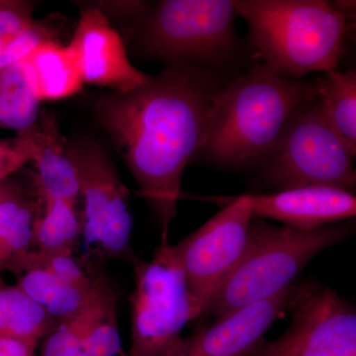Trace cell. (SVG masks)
Wrapping results in <instances>:
<instances>
[{"mask_svg":"<svg viewBox=\"0 0 356 356\" xmlns=\"http://www.w3.org/2000/svg\"><path fill=\"white\" fill-rule=\"evenodd\" d=\"M252 218L313 231L355 218V193L332 187H299L274 194H248Z\"/></svg>","mask_w":356,"mask_h":356,"instance_id":"13","label":"cell"},{"mask_svg":"<svg viewBox=\"0 0 356 356\" xmlns=\"http://www.w3.org/2000/svg\"><path fill=\"white\" fill-rule=\"evenodd\" d=\"M58 323L17 284H7L0 275V336L38 346Z\"/></svg>","mask_w":356,"mask_h":356,"instance_id":"20","label":"cell"},{"mask_svg":"<svg viewBox=\"0 0 356 356\" xmlns=\"http://www.w3.org/2000/svg\"><path fill=\"white\" fill-rule=\"evenodd\" d=\"M24 60L36 76L41 102L65 99L83 90V79L69 47L56 41L47 42Z\"/></svg>","mask_w":356,"mask_h":356,"instance_id":"17","label":"cell"},{"mask_svg":"<svg viewBox=\"0 0 356 356\" xmlns=\"http://www.w3.org/2000/svg\"><path fill=\"white\" fill-rule=\"evenodd\" d=\"M39 196L41 208L35 222L34 250L43 254H76L83 229L77 203L41 193Z\"/></svg>","mask_w":356,"mask_h":356,"instance_id":"18","label":"cell"},{"mask_svg":"<svg viewBox=\"0 0 356 356\" xmlns=\"http://www.w3.org/2000/svg\"><path fill=\"white\" fill-rule=\"evenodd\" d=\"M31 189L0 184V275L18 276L26 257L34 250V228L41 199Z\"/></svg>","mask_w":356,"mask_h":356,"instance_id":"15","label":"cell"},{"mask_svg":"<svg viewBox=\"0 0 356 356\" xmlns=\"http://www.w3.org/2000/svg\"><path fill=\"white\" fill-rule=\"evenodd\" d=\"M33 2L0 4V51L13 41L33 21Z\"/></svg>","mask_w":356,"mask_h":356,"instance_id":"25","label":"cell"},{"mask_svg":"<svg viewBox=\"0 0 356 356\" xmlns=\"http://www.w3.org/2000/svg\"><path fill=\"white\" fill-rule=\"evenodd\" d=\"M355 159L314 97L300 105L261 165L264 179L280 191L321 186L353 193Z\"/></svg>","mask_w":356,"mask_h":356,"instance_id":"8","label":"cell"},{"mask_svg":"<svg viewBox=\"0 0 356 356\" xmlns=\"http://www.w3.org/2000/svg\"><path fill=\"white\" fill-rule=\"evenodd\" d=\"M31 140L24 133L14 142L0 143V184L4 178L32 161Z\"/></svg>","mask_w":356,"mask_h":356,"instance_id":"26","label":"cell"},{"mask_svg":"<svg viewBox=\"0 0 356 356\" xmlns=\"http://www.w3.org/2000/svg\"><path fill=\"white\" fill-rule=\"evenodd\" d=\"M118 294L105 273L96 286L92 315L79 356H127L118 325Z\"/></svg>","mask_w":356,"mask_h":356,"instance_id":"22","label":"cell"},{"mask_svg":"<svg viewBox=\"0 0 356 356\" xmlns=\"http://www.w3.org/2000/svg\"><path fill=\"white\" fill-rule=\"evenodd\" d=\"M252 220L248 194H243L175 245L189 292L201 315L242 257Z\"/></svg>","mask_w":356,"mask_h":356,"instance_id":"10","label":"cell"},{"mask_svg":"<svg viewBox=\"0 0 356 356\" xmlns=\"http://www.w3.org/2000/svg\"><path fill=\"white\" fill-rule=\"evenodd\" d=\"M238 17L235 0H161L149 4L131 36L142 57L213 70L238 54Z\"/></svg>","mask_w":356,"mask_h":356,"instance_id":"5","label":"cell"},{"mask_svg":"<svg viewBox=\"0 0 356 356\" xmlns=\"http://www.w3.org/2000/svg\"><path fill=\"white\" fill-rule=\"evenodd\" d=\"M288 308L291 323L248 356H356L355 307L316 281L296 285Z\"/></svg>","mask_w":356,"mask_h":356,"instance_id":"9","label":"cell"},{"mask_svg":"<svg viewBox=\"0 0 356 356\" xmlns=\"http://www.w3.org/2000/svg\"><path fill=\"white\" fill-rule=\"evenodd\" d=\"M74 168L84 209L81 243L86 257L97 266L124 259L135 262L130 191L122 181L104 147L92 139L65 140Z\"/></svg>","mask_w":356,"mask_h":356,"instance_id":"7","label":"cell"},{"mask_svg":"<svg viewBox=\"0 0 356 356\" xmlns=\"http://www.w3.org/2000/svg\"><path fill=\"white\" fill-rule=\"evenodd\" d=\"M316 95L315 83L288 79L264 63L255 64L218 95L197 159L234 170L261 165L300 105Z\"/></svg>","mask_w":356,"mask_h":356,"instance_id":"2","label":"cell"},{"mask_svg":"<svg viewBox=\"0 0 356 356\" xmlns=\"http://www.w3.org/2000/svg\"><path fill=\"white\" fill-rule=\"evenodd\" d=\"M224 86L214 70L170 65L140 88L103 95L93 106L96 120L158 220L161 240L168 238L182 175L197 159Z\"/></svg>","mask_w":356,"mask_h":356,"instance_id":"1","label":"cell"},{"mask_svg":"<svg viewBox=\"0 0 356 356\" xmlns=\"http://www.w3.org/2000/svg\"><path fill=\"white\" fill-rule=\"evenodd\" d=\"M36 350V346L27 341L0 336V356H38Z\"/></svg>","mask_w":356,"mask_h":356,"instance_id":"27","label":"cell"},{"mask_svg":"<svg viewBox=\"0 0 356 356\" xmlns=\"http://www.w3.org/2000/svg\"><path fill=\"white\" fill-rule=\"evenodd\" d=\"M296 285L234 312L182 339L170 356H248L264 341L269 327L284 313Z\"/></svg>","mask_w":356,"mask_h":356,"instance_id":"12","label":"cell"},{"mask_svg":"<svg viewBox=\"0 0 356 356\" xmlns=\"http://www.w3.org/2000/svg\"><path fill=\"white\" fill-rule=\"evenodd\" d=\"M36 76L31 65L22 60L0 70V127L24 132L40 116Z\"/></svg>","mask_w":356,"mask_h":356,"instance_id":"16","label":"cell"},{"mask_svg":"<svg viewBox=\"0 0 356 356\" xmlns=\"http://www.w3.org/2000/svg\"><path fill=\"white\" fill-rule=\"evenodd\" d=\"M318 105L330 125L356 156V72L331 70L315 81Z\"/></svg>","mask_w":356,"mask_h":356,"instance_id":"19","label":"cell"},{"mask_svg":"<svg viewBox=\"0 0 356 356\" xmlns=\"http://www.w3.org/2000/svg\"><path fill=\"white\" fill-rule=\"evenodd\" d=\"M95 292L88 306L83 311L72 317L60 321L55 329L51 330L42 339L38 356L79 355L92 315Z\"/></svg>","mask_w":356,"mask_h":356,"instance_id":"23","label":"cell"},{"mask_svg":"<svg viewBox=\"0 0 356 356\" xmlns=\"http://www.w3.org/2000/svg\"><path fill=\"white\" fill-rule=\"evenodd\" d=\"M332 2L339 11L346 15L355 17L356 2L355 0H337V1Z\"/></svg>","mask_w":356,"mask_h":356,"instance_id":"28","label":"cell"},{"mask_svg":"<svg viewBox=\"0 0 356 356\" xmlns=\"http://www.w3.org/2000/svg\"><path fill=\"white\" fill-rule=\"evenodd\" d=\"M252 48L281 76L299 79L336 70L355 17L324 0H235Z\"/></svg>","mask_w":356,"mask_h":356,"instance_id":"3","label":"cell"},{"mask_svg":"<svg viewBox=\"0 0 356 356\" xmlns=\"http://www.w3.org/2000/svg\"><path fill=\"white\" fill-rule=\"evenodd\" d=\"M69 49L76 58L83 83L128 92L149 79L131 64L121 35L99 9L88 6L81 13Z\"/></svg>","mask_w":356,"mask_h":356,"instance_id":"11","label":"cell"},{"mask_svg":"<svg viewBox=\"0 0 356 356\" xmlns=\"http://www.w3.org/2000/svg\"><path fill=\"white\" fill-rule=\"evenodd\" d=\"M16 284L60 322L76 315L88 306L98 283L92 291H86L72 286L43 268L33 266L17 276Z\"/></svg>","mask_w":356,"mask_h":356,"instance_id":"21","label":"cell"},{"mask_svg":"<svg viewBox=\"0 0 356 356\" xmlns=\"http://www.w3.org/2000/svg\"><path fill=\"white\" fill-rule=\"evenodd\" d=\"M351 233L353 226L348 224L336 222L313 231H300L252 218L242 257L201 317L215 322L243 307L280 294L292 285L316 255L343 242Z\"/></svg>","mask_w":356,"mask_h":356,"instance_id":"4","label":"cell"},{"mask_svg":"<svg viewBox=\"0 0 356 356\" xmlns=\"http://www.w3.org/2000/svg\"><path fill=\"white\" fill-rule=\"evenodd\" d=\"M134 273L127 356H170L184 339V327L201 316L175 245L168 238L161 240L149 261L134 262Z\"/></svg>","mask_w":356,"mask_h":356,"instance_id":"6","label":"cell"},{"mask_svg":"<svg viewBox=\"0 0 356 356\" xmlns=\"http://www.w3.org/2000/svg\"><path fill=\"white\" fill-rule=\"evenodd\" d=\"M22 133L31 140L32 161L38 170L33 180L39 193L77 203L79 181L55 117L40 115L36 123Z\"/></svg>","mask_w":356,"mask_h":356,"instance_id":"14","label":"cell"},{"mask_svg":"<svg viewBox=\"0 0 356 356\" xmlns=\"http://www.w3.org/2000/svg\"><path fill=\"white\" fill-rule=\"evenodd\" d=\"M54 26L48 21L34 20L0 51V70L24 60L40 44L55 42Z\"/></svg>","mask_w":356,"mask_h":356,"instance_id":"24","label":"cell"}]
</instances>
